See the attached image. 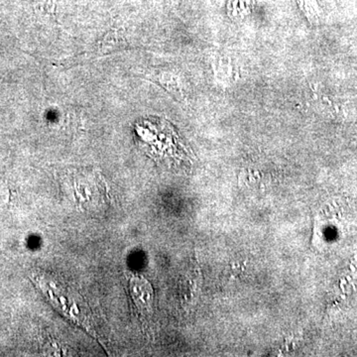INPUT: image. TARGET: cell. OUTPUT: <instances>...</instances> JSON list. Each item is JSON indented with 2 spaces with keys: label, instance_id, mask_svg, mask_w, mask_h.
I'll list each match as a JSON object with an SVG mask.
<instances>
[{
  "label": "cell",
  "instance_id": "1",
  "mask_svg": "<svg viewBox=\"0 0 357 357\" xmlns=\"http://www.w3.org/2000/svg\"><path fill=\"white\" fill-rule=\"evenodd\" d=\"M129 285H130L131 296L136 307L141 312L151 311L153 290L146 279L140 275L132 274L129 280Z\"/></svg>",
  "mask_w": 357,
  "mask_h": 357
}]
</instances>
